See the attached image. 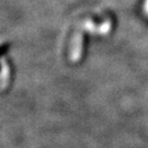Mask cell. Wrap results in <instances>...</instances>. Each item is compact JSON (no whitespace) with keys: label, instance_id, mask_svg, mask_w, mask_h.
<instances>
[{"label":"cell","instance_id":"6da1fadb","mask_svg":"<svg viewBox=\"0 0 148 148\" xmlns=\"http://www.w3.org/2000/svg\"><path fill=\"white\" fill-rule=\"evenodd\" d=\"M144 9H145V12L148 14V0H145V3H144Z\"/></svg>","mask_w":148,"mask_h":148}]
</instances>
